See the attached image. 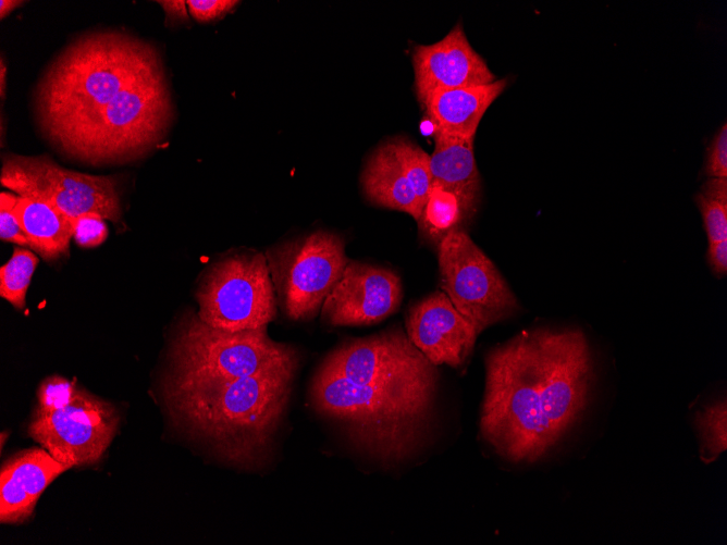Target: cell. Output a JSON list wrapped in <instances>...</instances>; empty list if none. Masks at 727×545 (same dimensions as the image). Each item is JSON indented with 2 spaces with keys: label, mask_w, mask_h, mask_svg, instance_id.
Listing matches in <instances>:
<instances>
[{
  "label": "cell",
  "mask_w": 727,
  "mask_h": 545,
  "mask_svg": "<svg viewBox=\"0 0 727 545\" xmlns=\"http://www.w3.org/2000/svg\"><path fill=\"white\" fill-rule=\"evenodd\" d=\"M402 296L401 280L393 271L348 261L322 305L321 317L334 326L374 324L398 309Z\"/></svg>",
  "instance_id": "obj_12"
},
{
  "label": "cell",
  "mask_w": 727,
  "mask_h": 545,
  "mask_svg": "<svg viewBox=\"0 0 727 545\" xmlns=\"http://www.w3.org/2000/svg\"><path fill=\"white\" fill-rule=\"evenodd\" d=\"M430 156L432 184L480 197V174L473 154L475 137L434 131Z\"/></svg>",
  "instance_id": "obj_19"
},
{
  "label": "cell",
  "mask_w": 727,
  "mask_h": 545,
  "mask_svg": "<svg viewBox=\"0 0 727 545\" xmlns=\"http://www.w3.org/2000/svg\"><path fill=\"white\" fill-rule=\"evenodd\" d=\"M360 181L364 194L371 203L403 211L418 221L423 203L393 139L371 153Z\"/></svg>",
  "instance_id": "obj_16"
},
{
  "label": "cell",
  "mask_w": 727,
  "mask_h": 545,
  "mask_svg": "<svg viewBox=\"0 0 727 545\" xmlns=\"http://www.w3.org/2000/svg\"><path fill=\"white\" fill-rule=\"evenodd\" d=\"M480 428L503 458H542L584 410L593 380L591 350L577 329L527 330L486 356Z\"/></svg>",
  "instance_id": "obj_2"
},
{
  "label": "cell",
  "mask_w": 727,
  "mask_h": 545,
  "mask_svg": "<svg viewBox=\"0 0 727 545\" xmlns=\"http://www.w3.org/2000/svg\"><path fill=\"white\" fill-rule=\"evenodd\" d=\"M119 422L120 416L110 402L77 386L62 405L35 408L27 431L54 459L73 468L98 462Z\"/></svg>",
  "instance_id": "obj_10"
},
{
  "label": "cell",
  "mask_w": 727,
  "mask_h": 545,
  "mask_svg": "<svg viewBox=\"0 0 727 545\" xmlns=\"http://www.w3.org/2000/svg\"><path fill=\"white\" fill-rule=\"evenodd\" d=\"M167 14V21L182 23L188 21L185 1H158Z\"/></svg>",
  "instance_id": "obj_29"
},
{
  "label": "cell",
  "mask_w": 727,
  "mask_h": 545,
  "mask_svg": "<svg viewBox=\"0 0 727 545\" xmlns=\"http://www.w3.org/2000/svg\"><path fill=\"white\" fill-rule=\"evenodd\" d=\"M295 354L292 346L271 339L267 326L226 332L206 324L197 314H188L171 342L165 393L255 374Z\"/></svg>",
  "instance_id": "obj_5"
},
{
  "label": "cell",
  "mask_w": 727,
  "mask_h": 545,
  "mask_svg": "<svg viewBox=\"0 0 727 545\" xmlns=\"http://www.w3.org/2000/svg\"><path fill=\"white\" fill-rule=\"evenodd\" d=\"M354 383L436 389L438 371L401 327L347 340L319 367Z\"/></svg>",
  "instance_id": "obj_11"
},
{
  "label": "cell",
  "mask_w": 727,
  "mask_h": 545,
  "mask_svg": "<svg viewBox=\"0 0 727 545\" xmlns=\"http://www.w3.org/2000/svg\"><path fill=\"white\" fill-rule=\"evenodd\" d=\"M479 201V196L432 184L417 221L420 233L440 244L449 232L471 221Z\"/></svg>",
  "instance_id": "obj_20"
},
{
  "label": "cell",
  "mask_w": 727,
  "mask_h": 545,
  "mask_svg": "<svg viewBox=\"0 0 727 545\" xmlns=\"http://www.w3.org/2000/svg\"><path fill=\"white\" fill-rule=\"evenodd\" d=\"M38 258L25 247H15L0 268V296L16 309L25 307L26 293Z\"/></svg>",
  "instance_id": "obj_22"
},
{
  "label": "cell",
  "mask_w": 727,
  "mask_h": 545,
  "mask_svg": "<svg viewBox=\"0 0 727 545\" xmlns=\"http://www.w3.org/2000/svg\"><path fill=\"white\" fill-rule=\"evenodd\" d=\"M407 335L434 366L461 367L478 334L442 290L432 293L408 312Z\"/></svg>",
  "instance_id": "obj_14"
},
{
  "label": "cell",
  "mask_w": 727,
  "mask_h": 545,
  "mask_svg": "<svg viewBox=\"0 0 727 545\" xmlns=\"http://www.w3.org/2000/svg\"><path fill=\"white\" fill-rule=\"evenodd\" d=\"M266 258L282 309L295 321L318 314L349 261L342 237L328 231L278 244Z\"/></svg>",
  "instance_id": "obj_7"
},
{
  "label": "cell",
  "mask_w": 727,
  "mask_h": 545,
  "mask_svg": "<svg viewBox=\"0 0 727 545\" xmlns=\"http://www.w3.org/2000/svg\"><path fill=\"white\" fill-rule=\"evenodd\" d=\"M704 172L708 177L727 178V125L724 123L711 140Z\"/></svg>",
  "instance_id": "obj_26"
},
{
  "label": "cell",
  "mask_w": 727,
  "mask_h": 545,
  "mask_svg": "<svg viewBox=\"0 0 727 545\" xmlns=\"http://www.w3.org/2000/svg\"><path fill=\"white\" fill-rule=\"evenodd\" d=\"M439 270L442 290L478 335L519 310L494 263L464 230L440 241Z\"/></svg>",
  "instance_id": "obj_8"
},
{
  "label": "cell",
  "mask_w": 727,
  "mask_h": 545,
  "mask_svg": "<svg viewBox=\"0 0 727 545\" xmlns=\"http://www.w3.org/2000/svg\"><path fill=\"white\" fill-rule=\"evenodd\" d=\"M103 216L98 213H84L72 221L73 238L85 248L96 247L104 241L108 228Z\"/></svg>",
  "instance_id": "obj_25"
},
{
  "label": "cell",
  "mask_w": 727,
  "mask_h": 545,
  "mask_svg": "<svg viewBox=\"0 0 727 545\" xmlns=\"http://www.w3.org/2000/svg\"><path fill=\"white\" fill-rule=\"evenodd\" d=\"M706 255L713 273L724 276L727 273V239L710 243Z\"/></svg>",
  "instance_id": "obj_28"
},
{
  "label": "cell",
  "mask_w": 727,
  "mask_h": 545,
  "mask_svg": "<svg viewBox=\"0 0 727 545\" xmlns=\"http://www.w3.org/2000/svg\"><path fill=\"white\" fill-rule=\"evenodd\" d=\"M694 199L708 244L727 239V178L708 177Z\"/></svg>",
  "instance_id": "obj_21"
},
{
  "label": "cell",
  "mask_w": 727,
  "mask_h": 545,
  "mask_svg": "<svg viewBox=\"0 0 727 545\" xmlns=\"http://www.w3.org/2000/svg\"><path fill=\"white\" fill-rule=\"evenodd\" d=\"M506 85L507 80L503 78L485 85L442 90L431 95L422 107L434 131L475 137L485 111Z\"/></svg>",
  "instance_id": "obj_17"
},
{
  "label": "cell",
  "mask_w": 727,
  "mask_h": 545,
  "mask_svg": "<svg viewBox=\"0 0 727 545\" xmlns=\"http://www.w3.org/2000/svg\"><path fill=\"white\" fill-rule=\"evenodd\" d=\"M198 318L226 332L267 326L276 315L274 286L266 255L226 256L204 274L196 292Z\"/></svg>",
  "instance_id": "obj_6"
},
{
  "label": "cell",
  "mask_w": 727,
  "mask_h": 545,
  "mask_svg": "<svg viewBox=\"0 0 727 545\" xmlns=\"http://www.w3.org/2000/svg\"><path fill=\"white\" fill-rule=\"evenodd\" d=\"M238 1L232 0H189L186 1L188 12L200 23L222 18L234 9Z\"/></svg>",
  "instance_id": "obj_27"
},
{
  "label": "cell",
  "mask_w": 727,
  "mask_h": 545,
  "mask_svg": "<svg viewBox=\"0 0 727 545\" xmlns=\"http://www.w3.org/2000/svg\"><path fill=\"white\" fill-rule=\"evenodd\" d=\"M435 391L354 383L319 368L309 395L319 413L342 423L370 454L391 461L401 460L415 449Z\"/></svg>",
  "instance_id": "obj_4"
},
{
  "label": "cell",
  "mask_w": 727,
  "mask_h": 545,
  "mask_svg": "<svg viewBox=\"0 0 727 545\" xmlns=\"http://www.w3.org/2000/svg\"><path fill=\"white\" fill-rule=\"evenodd\" d=\"M69 469L42 447L22 450L5 460L0 470V522L26 521L48 485Z\"/></svg>",
  "instance_id": "obj_15"
},
{
  "label": "cell",
  "mask_w": 727,
  "mask_h": 545,
  "mask_svg": "<svg viewBox=\"0 0 727 545\" xmlns=\"http://www.w3.org/2000/svg\"><path fill=\"white\" fill-rule=\"evenodd\" d=\"M0 182L19 196L49 203L71 221L84 213H98L114 223L121 218L113 176L70 171L46 156H5Z\"/></svg>",
  "instance_id": "obj_9"
},
{
  "label": "cell",
  "mask_w": 727,
  "mask_h": 545,
  "mask_svg": "<svg viewBox=\"0 0 727 545\" xmlns=\"http://www.w3.org/2000/svg\"><path fill=\"white\" fill-rule=\"evenodd\" d=\"M5 75H7V67L3 62V59L1 58V63H0V85H1V98H4V91H5Z\"/></svg>",
  "instance_id": "obj_31"
},
{
  "label": "cell",
  "mask_w": 727,
  "mask_h": 545,
  "mask_svg": "<svg viewBox=\"0 0 727 545\" xmlns=\"http://www.w3.org/2000/svg\"><path fill=\"white\" fill-rule=\"evenodd\" d=\"M23 1L15 0H1L0 1V18H4L9 15L15 8L20 7Z\"/></svg>",
  "instance_id": "obj_30"
},
{
  "label": "cell",
  "mask_w": 727,
  "mask_h": 545,
  "mask_svg": "<svg viewBox=\"0 0 727 545\" xmlns=\"http://www.w3.org/2000/svg\"><path fill=\"white\" fill-rule=\"evenodd\" d=\"M298 367L297 354L244 377L165 393L175 421L242 467L266 459L284 416Z\"/></svg>",
  "instance_id": "obj_3"
},
{
  "label": "cell",
  "mask_w": 727,
  "mask_h": 545,
  "mask_svg": "<svg viewBox=\"0 0 727 545\" xmlns=\"http://www.w3.org/2000/svg\"><path fill=\"white\" fill-rule=\"evenodd\" d=\"M726 400H718L697 413L695 422L701 437V459L713 461L727 447Z\"/></svg>",
  "instance_id": "obj_23"
},
{
  "label": "cell",
  "mask_w": 727,
  "mask_h": 545,
  "mask_svg": "<svg viewBox=\"0 0 727 545\" xmlns=\"http://www.w3.org/2000/svg\"><path fill=\"white\" fill-rule=\"evenodd\" d=\"M16 199L17 196L12 193L2 191L0 195V237L4 241L30 248L28 238L14 211Z\"/></svg>",
  "instance_id": "obj_24"
},
{
  "label": "cell",
  "mask_w": 727,
  "mask_h": 545,
  "mask_svg": "<svg viewBox=\"0 0 727 545\" xmlns=\"http://www.w3.org/2000/svg\"><path fill=\"white\" fill-rule=\"evenodd\" d=\"M14 211L30 248L47 261L69 253L73 223L54 207L29 197L17 196Z\"/></svg>",
  "instance_id": "obj_18"
},
{
  "label": "cell",
  "mask_w": 727,
  "mask_h": 545,
  "mask_svg": "<svg viewBox=\"0 0 727 545\" xmlns=\"http://www.w3.org/2000/svg\"><path fill=\"white\" fill-rule=\"evenodd\" d=\"M35 108L44 134L90 163L144 154L172 120L159 52L122 32L90 33L65 48L41 77Z\"/></svg>",
  "instance_id": "obj_1"
},
{
  "label": "cell",
  "mask_w": 727,
  "mask_h": 545,
  "mask_svg": "<svg viewBox=\"0 0 727 545\" xmlns=\"http://www.w3.org/2000/svg\"><path fill=\"white\" fill-rule=\"evenodd\" d=\"M412 65L415 92L421 104L435 92L485 85L496 79L469 44L461 23L434 44L415 46Z\"/></svg>",
  "instance_id": "obj_13"
}]
</instances>
